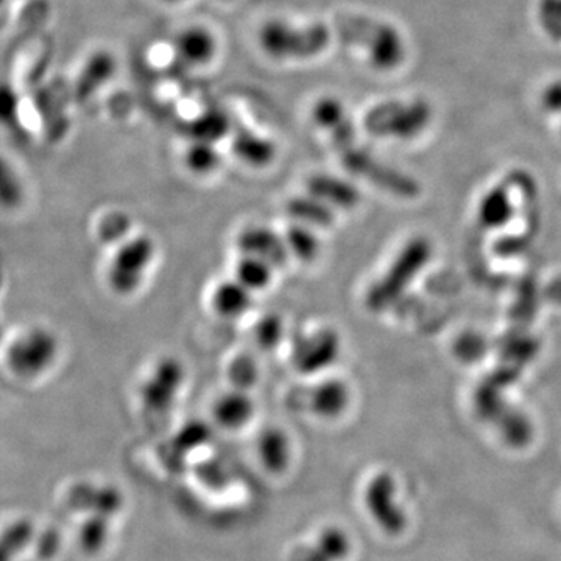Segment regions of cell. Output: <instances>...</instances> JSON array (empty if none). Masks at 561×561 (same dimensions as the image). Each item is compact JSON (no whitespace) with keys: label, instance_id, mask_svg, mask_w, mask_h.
I'll list each match as a JSON object with an SVG mask.
<instances>
[{"label":"cell","instance_id":"cell-1","mask_svg":"<svg viewBox=\"0 0 561 561\" xmlns=\"http://www.w3.org/2000/svg\"><path fill=\"white\" fill-rule=\"evenodd\" d=\"M334 35L345 45L359 47L379 71H394L406 60V42L394 25L358 14H341L334 21Z\"/></svg>","mask_w":561,"mask_h":561},{"label":"cell","instance_id":"cell-2","mask_svg":"<svg viewBox=\"0 0 561 561\" xmlns=\"http://www.w3.org/2000/svg\"><path fill=\"white\" fill-rule=\"evenodd\" d=\"M334 30L325 24L295 27L284 21H270L259 30V45L276 60H308L325 52L334 39Z\"/></svg>","mask_w":561,"mask_h":561},{"label":"cell","instance_id":"cell-3","mask_svg":"<svg viewBox=\"0 0 561 561\" xmlns=\"http://www.w3.org/2000/svg\"><path fill=\"white\" fill-rule=\"evenodd\" d=\"M327 133H329L336 149L339 150L341 163L348 171L365 176L370 182L399 194V196L410 197L419 192V186L413 179L381 164L379 161L374 160L372 154L356 146V129L350 117L344 119Z\"/></svg>","mask_w":561,"mask_h":561},{"label":"cell","instance_id":"cell-4","mask_svg":"<svg viewBox=\"0 0 561 561\" xmlns=\"http://www.w3.org/2000/svg\"><path fill=\"white\" fill-rule=\"evenodd\" d=\"M431 121L433 107L426 99L394 100L372 108L365 116V128L379 138L412 139L424 132Z\"/></svg>","mask_w":561,"mask_h":561},{"label":"cell","instance_id":"cell-5","mask_svg":"<svg viewBox=\"0 0 561 561\" xmlns=\"http://www.w3.org/2000/svg\"><path fill=\"white\" fill-rule=\"evenodd\" d=\"M429 257L431 246L426 239H413L402 248L386 275L370 287L366 294V306L370 311L383 312L384 309L390 308Z\"/></svg>","mask_w":561,"mask_h":561},{"label":"cell","instance_id":"cell-6","mask_svg":"<svg viewBox=\"0 0 561 561\" xmlns=\"http://www.w3.org/2000/svg\"><path fill=\"white\" fill-rule=\"evenodd\" d=\"M154 253L157 248L152 237L138 236L125 240L111 259L110 269H108V283L111 289L119 295L135 294L146 279Z\"/></svg>","mask_w":561,"mask_h":561},{"label":"cell","instance_id":"cell-7","mask_svg":"<svg viewBox=\"0 0 561 561\" xmlns=\"http://www.w3.org/2000/svg\"><path fill=\"white\" fill-rule=\"evenodd\" d=\"M59 356V340L42 327L27 331L13 341L9 365L16 376L36 377L46 373Z\"/></svg>","mask_w":561,"mask_h":561},{"label":"cell","instance_id":"cell-8","mask_svg":"<svg viewBox=\"0 0 561 561\" xmlns=\"http://www.w3.org/2000/svg\"><path fill=\"white\" fill-rule=\"evenodd\" d=\"M183 381H185V370L179 361L165 358L158 362L140 388L144 410L152 416L167 415L169 410L174 408Z\"/></svg>","mask_w":561,"mask_h":561},{"label":"cell","instance_id":"cell-9","mask_svg":"<svg viewBox=\"0 0 561 561\" xmlns=\"http://www.w3.org/2000/svg\"><path fill=\"white\" fill-rule=\"evenodd\" d=\"M370 516L388 535H399L408 527L404 509L397 502V484L388 473L374 476L365 490Z\"/></svg>","mask_w":561,"mask_h":561},{"label":"cell","instance_id":"cell-10","mask_svg":"<svg viewBox=\"0 0 561 561\" xmlns=\"http://www.w3.org/2000/svg\"><path fill=\"white\" fill-rule=\"evenodd\" d=\"M340 356V337L331 327H322L306 334L295 344L292 361L295 369L303 374L325 372Z\"/></svg>","mask_w":561,"mask_h":561},{"label":"cell","instance_id":"cell-11","mask_svg":"<svg viewBox=\"0 0 561 561\" xmlns=\"http://www.w3.org/2000/svg\"><path fill=\"white\" fill-rule=\"evenodd\" d=\"M237 247L242 254L264 259L275 269L286 264L290 254L284 237L264 226H250L246 232L240 233Z\"/></svg>","mask_w":561,"mask_h":561},{"label":"cell","instance_id":"cell-12","mask_svg":"<svg viewBox=\"0 0 561 561\" xmlns=\"http://www.w3.org/2000/svg\"><path fill=\"white\" fill-rule=\"evenodd\" d=\"M309 410L322 420L339 419L350 406V388L340 379H326L308 394Z\"/></svg>","mask_w":561,"mask_h":561},{"label":"cell","instance_id":"cell-13","mask_svg":"<svg viewBox=\"0 0 561 561\" xmlns=\"http://www.w3.org/2000/svg\"><path fill=\"white\" fill-rule=\"evenodd\" d=\"M351 552V539L339 527H326L316 535L314 543L301 546L294 561H341Z\"/></svg>","mask_w":561,"mask_h":561},{"label":"cell","instance_id":"cell-14","mask_svg":"<svg viewBox=\"0 0 561 561\" xmlns=\"http://www.w3.org/2000/svg\"><path fill=\"white\" fill-rule=\"evenodd\" d=\"M214 420L228 431H239L250 423L254 415V404L244 390L228 391L214 404Z\"/></svg>","mask_w":561,"mask_h":561},{"label":"cell","instance_id":"cell-15","mask_svg":"<svg viewBox=\"0 0 561 561\" xmlns=\"http://www.w3.org/2000/svg\"><path fill=\"white\" fill-rule=\"evenodd\" d=\"M258 456L262 465L272 473H283L292 460V444L289 435L278 427H270L259 435Z\"/></svg>","mask_w":561,"mask_h":561},{"label":"cell","instance_id":"cell-16","mask_svg":"<svg viewBox=\"0 0 561 561\" xmlns=\"http://www.w3.org/2000/svg\"><path fill=\"white\" fill-rule=\"evenodd\" d=\"M251 294L253 292L242 286L239 280H225V283L219 284L212 292V309L223 319H239L250 311L251 303H253Z\"/></svg>","mask_w":561,"mask_h":561},{"label":"cell","instance_id":"cell-17","mask_svg":"<svg viewBox=\"0 0 561 561\" xmlns=\"http://www.w3.org/2000/svg\"><path fill=\"white\" fill-rule=\"evenodd\" d=\"M308 194L327 207L352 208L359 201V192L354 186L329 175L312 176L308 182Z\"/></svg>","mask_w":561,"mask_h":561},{"label":"cell","instance_id":"cell-18","mask_svg":"<svg viewBox=\"0 0 561 561\" xmlns=\"http://www.w3.org/2000/svg\"><path fill=\"white\" fill-rule=\"evenodd\" d=\"M176 52L179 59L189 64H204L215 55V39L204 28L192 27L183 32L176 39Z\"/></svg>","mask_w":561,"mask_h":561},{"label":"cell","instance_id":"cell-19","mask_svg":"<svg viewBox=\"0 0 561 561\" xmlns=\"http://www.w3.org/2000/svg\"><path fill=\"white\" fill-rule=\"evenodd\" d=\"M233 150L240 160L246 161L247 164L254 165V167H262L269 164L275 157V149L272 142L254 133L248 132L246 128H240L234 138Z\"/></svg>","mask_w":561,"mask_h":561},{"label":"cell","instance_id":"cell-20","mask_svg":"<svg viewBox=\"0 0 561 561\" xmlns=\"http://www.w3.org/2000/svg\"><path fill=\"white\" fill-rule=\"evenodd\" d=\"M287 214L297 223L312 226H327L334 221L333 211L315 197H297L287 203Z\"/></svg>","mask_w":561,"mask_h":561},{"label":"cell","instance_id":"cell-21","mask_svg":"<svg viewBox=\"0 0 561 561\" xmlns=\"http://www.w3.org/2000/svg\"><path fill=\"white\" fill-rule=\"evenodd\" d=\"M273 270L275 267L264 259L244 254L236 265V279L251 292H257V290H264L270 286L273 279Z\"/></svg>","mask_w":561,"mask_h":561},{"label":"cell","instance_id":"cell-22","mask_svg":"<svg viewBox=\"0 0 561 561\" xmlns=\"http://www.w3.org/2000/svg\"><path fill=\"white\" fill-rule=\"evenodd\" d=\"M287 250L295 258L303 262L314 261L320 253L319 237L312 229V226L303 225V223L295 222L289 229H287L286 237Z\"/></svg>","mask_w":561,"mask_h":561},{"label":"cell","instance_id":"cell-23","mask_svg":"<svg viewBox=\"0 0 561 561\" xmlns=\"http://www.w3.org/2000/svg\"><path fill=\"white\" fill-rule=\"evenodd\" d=\"M190 135L200 142L214 144L232 129V121L222 111H208L189 125Z\"/></svg>","mask_w":561,"mask_h":561},{"label":"cell","instance_id":"cell-24","mask_svg":"<svg viewBox=\"0 0 561 561\" xmlns=\"http://www.w3.org/2000/svg\"><path fill=\"white\" fill-rule=\"evenodd\" d=\"M24 197L23 178L7 158L0 157V207L14 208Z\"/></svg>","mask_w":561,"mask_h":561},{"label":"cell","instance_id":"cell-25","mask_svg":"<svg viewBox=\"0 0 561 561\" xmlns=\"http://www.w3.org/2000/svg\"><path fill=\"white\" fill-rule=\"evenodd\" d=\"M186 164L196 174H210L221 164V157L212 144L197 140L186 152Z\"/></svg>","mask_w":561,"mask_h":561},{"label":"cell","instance_id":"cell-26","mask_svg":"<svg viewBox=\"0 0 561 561\" xmlns=\"http://www.w3.org/2000/svg\"><path fill=\"white\" fill-rule=\"evenodd\" d=\"M539 23L553 41L561 42V0H539Z\"/></svg>","mask_w":561,"mask_h":561},{"label":"cell","instance_id":"cell-27","mask_svg":"<svg viewBox=\"0 0 561 561\" xmlns=\"http://www.w3.org/2000/svg\"><path fill=\"white\" fill-rule=\"evenodd\" d=\"M284 336V325L279 316L267 315L258 323L257 341L262 350L272 351L278 347Z\"/></svg>","mask_w":561,"mask_h":561},{"label":"cell","instance_id":"cell-28","mask_svg":"<svg viewBox=\"0 0 561 561\" xmlns=\"http://www.w3.org/2000/svg\"><path fill=\"white\" fill-rule=\"evenodd\" d=\"M229 379H232L234 388L246 391L247 388H250L257 383V363L251 361L250 358L236 359V361L232 363V366H229Z\"/></svg>","mask_w":561,"mask_h":561},{"label":"cell","instance_id":"cell-29","mask_svg":"<svg viewBox=\"0 0 561 561\" xmlns=\"http://www.w3.org/2000/svg\"><path fill=\"white\" fill-rule=\"evenodd\" d=\"M129 228H132V222H129L128 215L122 214V212H113L100 225V236L107 242H117L124 237L127 239Z\"/></svg>","mask_w":561,"mask_h":561},{"label":"cell","instance_id":"cell-30","mask_svg":"<svg viewBox=\"0 0 561 561\" xmlns=\"http://www.w3.org/2000/svg\"><path fill=\"white\" fill-rule=\"evenodd\" d=\"M107 539L108 528L103 520H92L91 523L86 524L85 528H83L82 545L89 552L103 548Z\"/></svg>","mask_w":561,"mask_h":561},{"label":"cell","instance_id":"cell-31","mask_svg":"<svg viewBox=\"0 0 561 561\" xmlns=\"http://www.w3.org/2000/svg\"><path fill=\"white\" fill-rule=\"evenodd\" d=\"M541 105L552 114H561V80L549 83L541 94Z\"/></svg>","mask_w":561,"mask_h":561},{"label":"cell","instance_id":"cell-32","mask_svg":"<svg viewBox=\"0 0 561 561\" xmlns=\"http://www.w3.org/2000/svg\"><path fill=\"white\" fill-rule=\"evenodd\" d=\"M165 2H179V0H165Z\"/></svg>","mask_w":561,"mask_h":561},{"label":"cell","instance_id":"cell-33","mask_svg":"<svg viewBox=\"0 0 561 561\" xmlns=\"http://www.w3.org/2000/svg\"><path fill=\"white\" fill-rule=\"evenodd\" d=\"M2 2H3V0H0V3H2Z\"/></svg>","mask_w":561,"mask_h":561}]
</instances>
